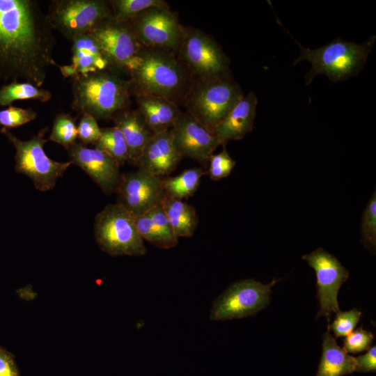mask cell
Listing matches in <instances>:
<instances>
[{"instance_id": "obj_1", "label": "cell", "mask_w": 376, "mask_h": 376, "mask_svg": "<svg viewBox=\"0 0 376 376\" xmlns=\"http://www.w3.org/2000/svg\"><path fill=\"white\" fill-rule=\"evenodd\" d=\"M56 38L35 0H0V82L41 87L54 65Z\"/></svg>"}, {"instance_id": "obj_2", "label": "cell", "mask_w": 376, "mask_h": 376, "mask_svg": "<svg viewBox=\"0 0 376 376\" xmlns=\"http://www.w3.org/2000/svg\"><path fill=\"white\" fill-rule=\"evenodd\" d=\"M72 79V108L81 114H90L96 120L113 118L130 104V80L109 70L77 75Z\"/></svg>"}, {"instance_id": "obj_3", "label": "cell", "mask_w": 376, "mask_h": 376, "mask_svg": "<svg viewBox=\"0 0 376 376\" xmlns=\"http://www.w3.org/2000/svg\"><path fill=\"white\" fill-rule=\"evenodd\" d=\"M131 91L168 98L174 102L186 92L188 76L174 53L142 47L136 67L130 72Z\"/></svg>"}, {"instance_id": "obj_4", "label": "cell", "mask_w": 376, "mask_h": 376, "mask_svg": "<svg viewBox=\"0 0 376 376\" xmlns=\"http://www.w3.org/2000/svg\"><path fill=\"white\" fill-rule=\"evenodd\" d=\"M375 38V36H372L363 43L357 44L337 38L316 49L306 48L296 42L300 52L293 65L301 61L311 63V69L305 75L306 85L310 84L319 75H325L334 82L342 81L362 70Z\"/></svg>"}, {"instance_id": "obj_5", "label": "cell", "mask_w": 376, "mask_h": 376, "mask_svg": "<svg viewBox=\"0 0 376 376\" xmlns=\"http://www.w3.org/2000/svg\"><path fill=\"white\" fill-rule=\"evenodd\" d=\"M94 232L100 249L111 256H143L147 253L134 217L118 203L108 204L96 215Z\"/></svg>"}, {"instance_id": "obj_6", "label": "cell", "mask_w": 376, "mask_h": 376, "mask_svg": "<svg viewBox=\"0 0 376 376\" xmlns=\"http://www.w3.org/2000/svg\"><path fill=\"white\" fill-rule=\"evenodd\" d=\"M47 127L26 141L18 139L9 130L1 129L15 149V169L29 177L36 189L47 191L55 187L56 180L62 177L72 162H60L49 158L44 150L49 141L45 138Z\"/></svg>"}, {"instance_id": "obj_7", "label": "cell", "mask_w": 376, "mask_h": 376, "mask_svg": "<svg viewBox=\"0 0 376 376\" xmlns=\"http://www.w3.org/2000/svg\"><path fill=\"white\" fill-rule=\"evenodd\" d=\"M198 81L187 97V112L214 133L244 94L231 77Z\"/></svg>"}, {"instance_id": "obj_8", "label": "cell", "mask_w": 376, "mask_h": 376, "mask_svg": "<svg viewBox=\"0 0 376 376\" xmlns=\"http://www.w3.org/2000/svg\"><path fill=\"white\" fill-rule=\"evenodd\" d=\"M46 15L53 30L71 41L91 33L111 17V10L108 1L104 0H54Z\"/></svg>"}, {"instance_id": "obj_9", "label": "cell", "mask_w": 376, "mask_h": 376, "mask_svg": "<svg viewBox=\"0 0 376 376\" xmlns=\"http://www.w3.org/2000/svg\"><path fill=\"white\" fill-rule=\"evenodd\" d=\"M178 52L181 61L199 80L230 78L228 57L217 42L201 30L185 29Z\"/></svg>"}, {"instance_id": "obj_10", "label": "cell", "mask_w": 376, "mask_h": 376, "mask_svg": "<svg viewBox=\"0 0 376 376\" xmlns=\"http://www.w3.org/2000/svg\"><path fill=\"white\" fill-rule=\"evenodd\" d=\"M277 281L274 279L263 284L254 279H244L233 283L213 301L210 319L224 321L256 315L269 304L271 288Z\"/></svg>"}, {"instance_id": "obj_11", "label": "cell", "mask_w": 376, "mask_h": 376, "mask_svg": "<svg viewBox=\"0 0 376 376\" xmlns=\"http://www.w3.org/2000/svg\"><path fill=\"white\" fill-rule=\"evenodd\" d=\"M127 23L142 47L178 52L185 28L169 7L150 8Z\"/></svg>"}, {"instance_id": "obj_12", "label": "cell", "mask_w": 376, "mask_h": 376, "mask_svg": "<svg viewBox=\"0 0 376 376\" xmlns=\"http://www.w3.org/2000/svg\"><path fill=\"white\" fill-rule=\"evenodd\" d=\"M302 259L315 272L317 297L320 306L317 318L323 316L329 322L332 313L340 311L337 296L350 272L335 256L322 248L304 255Z\"/></svg>"}, {"instance_id": "obj_13", "label": "cell", "mask_w": 376, "mask_h": 376, "mask_svg": "<svg viewBox=\"0 0 376 376\" xmlns=\"http://www.w3.org/2000/svg\"><path fill=\"white\" fill-rule=\"evenodd\" d=\"M91 33L111 67L129 73L136 67L142 46L128 23H120L110 17L97 26Z\"/></svg>"}, {"instance_id": "obj_14", "label": "cell", "mask_w": 376, "mask_h": 376, "mask_svg": "<svg viewBox=\"0 0 376 376\" xmlns=\"http://www.w3.org/2000/svg\"><path fill=\"white\" fill-rule=\"evenodd\" d=\"M115 192L117 203L134 217L146 213L165 196L162 178L139 169L122 174Z\"/></svg>"}, {"instance_id": "obj_15", "label": "cell", "mask_w": 376, "mask_h": 376, "mask_svg": "<svg viewBox=\"0 0 376 376\" xmlns=\"http://www.w3.org/2000/svg\"><path fill=\"white\" fill-rule=\"evenodd\" d=\"M173 143L180 155L201 163H208L219 146L214 133L187 112L182 113L169 130Z\"/></svg>"}, {"instance_id": "obj_16", "label": "cell", "mask_w": 376, "mask_h": 376, "mask_svg": "<svg viewBox=\"0 0 376 376\" xmlns=\"http://www.w3.org/2000/svg\"><path fill=\"white\" fill-rule=\"evenodd\" d=\"M70 161L81 168L106 194L115 192L121 174L120 165L105 152L75 143L68 149Z\"/></svg>"}, {"instance_id": "obj_17", "label": "cell", "mask_w": 376, "mask_h": 376, "mask_svg": "<svg viewBox=\"0 0 376 376\" xmlns=\"http://www.w3.org/2000/svg\"><path fill=\"white\" fill-rule=\"evenodd\" d=\"M71 42V63L60 65L56 63L54 65L64 77L109 70L111 65L91 33L77 36Z\"/></svg>"}, {"instance_id": "obj_18", "label": "cell", "mask_w": 376, "mask_h": 376, "mask_svg": "<svg viewBox=\"0 0 376 376\" xmlns=\"http://www.w3.org/2000/svg\"><path fill=\"white\" fill-rule=\"evenodd\" d=\"M182 159L169 130L152 136L136 165L139 169L162 178L172 173Z\"/></svg>"}, {"instance_id": "obj_19", "label": "cell", "mask_w": 376, "mask_h": 376, "mask_svg": "<svg viewBox=\"0 0 376 376\" xmlns=\"http://www.w3.org/2000/svg\"><path fill=\"white\" fill-rule=\"evenodd\" d=\"M258 100L253 92L244 95L226 118L216 127L214 134L219 146L240 140L253 129Z\"/></svg>"}, {"instance_id": "obj_20", "label": "cell", "mask_w": 376, "mask_h": 376, "mask_svg": "<svg viewBox=\"0 0 376 376\" xmlns=\"http://www.w3.org/2000/svg\"><path fill=\"white\" fill-rule=\"evenodd\" d=\"M137 110L154 134L169 131L182 113L173 101L159 95L134 93Z\"/></svg>"}, {"instance_id": "obj_21", "label": "cell", "mask_w": 376, "mask_h": 376, "mask_svg": "<svg viewBox=\"0 0 376 376\" xmlns=\"http://www.w3.org/2000/svg\"><path fill=\"white\" fill-rule=\"evenodd\" d=\"M113 120L121 131L128 150V162L136 164L143 148L154 134L143 118L136 110L125 109L117 113Z\"/></svg>"}, {"instance_id": "obj_22", "label": "cell", "mask_w": 376, "mask_h": 376, "mask_svg": "<svg viewBox=\"0 0 376 376\" xmlns=\"http://www.w3.org/2000/svg\"><path fill=\"white\" fill-rule=\"evenodd\" d=\"M355 358L340 347L327 331L323 335L322 354L315 376H345L354 371Z\"/></svg>"}, {"instance_id": "obj_23", "label": "cell", "mask_w": 376, "mask_h": 376, "mask_svg": "<svg viewBox=\"0 0 376 376\" xmlns=\"http://www.w3.org/2000/svg\"><path fill=\"white\" fill-rule=\"evenodd\" d=\"M161 204L175 237H191L198 225L195 207L188 203L165 195Z\"/></svg>"}, {"instance_id": "obj_24", "label": "cell", "mask_w": 376, "mask_h": 376, "mask_svg": "<svg viewBox=\"0 0 376 376\" xmlns=\"http://www.w3.org/2000/svg\"><path fill=\"white\" fill-rule=\"evenodd\" d=\"M204 175L207 171L202 169L191 168L176 176L162 178L165 195L178 200L187 199L198 189Z\"/></svg>"}, {"instance_id": "obj_25", "label": "cell", "mask_w": 376, "mask_h": 376, "mask_svg": "<svg viewBox=\"0 0 376 376\" xmlns=\"http://www.w3.org/2000/svg\"><path fill=\"white\" fill-rule=\"evenodd\" d=\"M52 98L51 93L31 83L13 81L0 88V106H10L17 100H35L46 102Z\"/></svg>"}, {"instance_id": "obj_26", "label": "cell", "mask_w": 376, "mask_h": 376, "mask_svg": "<svg viewBox=\"0 0 376 376\" xmlns=\"http://www.w3.org/2000/svg\"><path fill=\"white\" fill-rule=\"evenodd\" d=\"M94 146L110 155L120 166L128 162L126 142L121 131L115 125L101 129L100 136L94 143Z\"/></svg>"}, {"instance_id": "obj_27", "label": "cell", "mask_w": 376, "mask_h": 376, "mask_svg": "<svg viewBox=\"0 0 376 376\" xmlns=\"http://www.w3.org/2000/svg\"><path fill=\"white\" fill-rule=\"evenodd\" d=\"M108 2L111 17L120 23H127L152 7H169L166 2L162 0H111Z\"/></svg>"}, {"instance_id": "obj_28", "label": "cell", "mask_w": 376, "mask_h": 376, "mask_svg": "<svg viewBox=\"0 0 376 376\" xmlns=\"http://www.w3.org/2000/svg\"><path fill=\"white\" fill-rule=\"evenodd\" d=\"M134 222L137 232L143 240L163 249L177 246L178 242L171 240L164 235L147 213L134 217Z\"/></svg>"}, {"instance_id": "obj_29", "label": "cell", "mask_w": 376, "mask_h": 376, "mask_svg": "<svg viewBox=\"0 0 376 376\" xmlns=\"http://www.w3.org/2000/svg\"><path fill=\"white\" fill-rule=\"evenodd\" d=\"M77 139V127L75 119L68 113L57 114L53 122L49 141L57 143L68 150Z\"/></svg>"}, {"instance_id": "obj_30", "label": "cell", "mask_w": 376, "mask_h": 376, "mask_svg": "<svg viewBox=\"0 0 376 376\" xmlns=\"http://www.w3.org/2000/svg\"><path fill=\"white\" fill-rule=\"evenodd\" d=\"M361 242L368 249L376 247V192L374 191L363 212L361 224Z\"/></svg>"}, {"instance_id": "obj_31", "label": "cell", "mask_w": 376, "mask_h": 376, "mask_svg": "<svg viewBox=\"0 0 376 376\" xmlns=\"http://www.w3.org/2000/svg\"><path fill=\"white\" fill-rule=\"evenodd\" d=\"M37 113L31 108L8 106L0 110V126L9 130L20 127L36 119Z\"/></svg>"}, {"instance_id": "obj_32", "label": "cell", "mask_w": 376, "mask_h": 376, "mask_svg": "<svg viewBox=\"0 0 376 376\" xmlns=\"http://www.w3.org/2000/svg\"><path fill=\"white\" fill-rule=\"evenodd\" d=\"M207 174L213 181L227 178L234 169L236 162L230 157L225 147L217 154H212L208 159Z\"/></svg>"}, {"instance_id": "obj_33", "label": "cell", "mask_w": 376, "mask_h": 376, "mask_svg": "<svg viewBox=\"0 0 376 376\" xmlns=\"http://www.w3.org/2000/svg\"><path fill=\"white\" fill-rule=\"evenodd\" d=\"M361 314V312L357 308L345 312L340 311L336 313V318L331 326L329 325V329L332 330L336 338L346 336L353 331Z\"/></svg>"}, {"instance_id": "obj_34", "label": "cell", "mask_w": 376, "mask_h": 376, "mask_svg": "<svg viewBox=\"0 0 376 376\" xmlns=\"http://www.w3.org/2000/svg\"><path fill=\"white\" fill-rule=\"evenodd\" d=\"M373 340V334L370 331L363 330L361 326L346 336L343 340V349L347 353L360 352L369 349Z\"/></svg>"}, {"instance_id": "obj_35", "label": "cell", "mask_w": 376, "mask_h": 376, "mask_svg": "<svg viewBox=\"0 0 376 376\" xmlns=\"http://www.w3.org/2000/svg\"><path fill=\"white\" fill-rule=\"evenodd\" d=\"M101 128L97 120L90 114L82 113L79 123L77 126V138L81 143L86 145L94 144L100 138Z\"/></svg>"}, {"instance_id": "obj_36", "label": "cell", "mask_w": 376, "mask_h": 376, "mask_svg": "<svg viewBox=\"0 0 376 376\" xmlns=\"http://www.w3.org/2000/svg\"><path fill=\"white\" fill-rule=\"evenodd\" d=\"M151 218L155 226L171 240L178 242V239L175 237L172 230L171 226L165 214L161 202L152 207L146 212Z\"/></svg>"}, {"instance_id": "obj_37", "label": "cell", "mask_w": 376, "mask_h": 376, "mask_svg": "<svg viewBox=\"0 0 376 376\" xmlns=\"http://www.w3.org/2000/svg\"><path fill=\"white\" fill-rule=\"evenodd\" d=\"M354 371L359 373L375 372L376 370V347L368 349L367 353L355 358Z\"/></svg>"}, {"instance_id": "obj_38", "label": "cell", "mask_w": 376, "mask_h": 376, "mask_svg": "<svg viewBox=\"0 0 376 376\" xmlns=\"http://www.w3.org/2000/svg\"><path fill=\"white\" fill-rule=\"evenodd\" d=\"M0 376H19L13 357L0 347Z\"/></svg>"}]
</instances>
